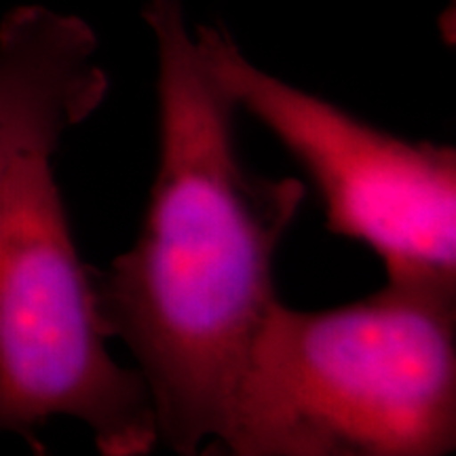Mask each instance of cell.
I'll return each instance as SVG.
<instances>
[{
	"label": "cell",
	"instance_id": "6da1fadb",
	"mask_svg": "<svg viewBox=\"0 0 456 456\" xmlns=\"http://www.w3.org/2000/svg\"><path fill=\"white\" fill-rule=\"evenodd\" d=\"M157 43L159 165L140 235L91 269L106 338L127 342L155 406L159 444L218 440L249 346L279 300L273 265L306 186L241 163L235 102L205 64L180 0H148Z\"/></svg>",
	"mask_w": 456,
	"mask_h": 456
},
{
	"label": "cell",
	"instance_id": "277c9868",
	"mask_svg": "<svg viewBox=\"0 0 456 456\" xmlns=\"http://www.w3.org/2000/svg\"><path fill=\"white\" fill-rule=\"evenodd\" d=\"M195 41L216 81L292 152L332 235L368 245L389 281L456 283V148L374 127L254 66L220 26Z\"/></svg>",
	"mask_w": 456,
	"mask_h": 456
},
{
	"label": "cell",
	"instance_id": "7a4b0ae2",
	"mask_svg": "<svg viewBox=\"0 0 456 456\" xmlns=\"http://www.w3.org/2000/svg\"><path fill=\"white\" fill-rule=\"evenodd\" d=\"M214 444L235 456L452 452L456 283L387 279L328 311L277 300Z\"/></svg>",
	"mask_w": 456,
	"mask_h": 456
},
{
	"label": "cell",
	"instance_id": "3957f363",
	"mask_svg": "<svg viewBox=\"0 0 456 456\" xmlns=\"http://www.w3.org/2000/svg\"><path fill=\"white\" fill-rule=\"evenodd\" d=\"M51 157H21L0 188V431L38 446V427L70 416L102 454H148L159 446L151 391L108 355Z\"/></svg>",
	"mask_w": 456,
	"mask_h": 456
},
{
	"label": "cell",
	"instance_id": "5b68a950",
	"mask_svg": "<svg viewBox=\"0 0 456 456\" xmlns=\"http://www.w3.org/2000/svg\"><path fill=\"white\" fill-rule=\"evenodd\" d=\"M95 51L94 28L77 15L24 4L0 21V188L21 157L53 155L104 104L110 81Z\"/></svg>",
	"mask_w": 456,
	"mask_h": 456
}]
</instances>
